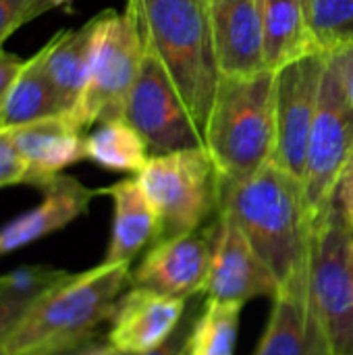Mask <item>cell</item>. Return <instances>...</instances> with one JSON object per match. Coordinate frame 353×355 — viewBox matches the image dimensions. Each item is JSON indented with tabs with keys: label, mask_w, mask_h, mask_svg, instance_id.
<instances>
[{
	"label": "cell",
	"mask_w": 353,
	"mask_h": 355,
	"mask_svg": "<svg viewBox=\"0 0 353 355\" xmlns=\"http://www.w3.org/2000/svg\"><path fill=\"white\" fill-rule=\"evenodd\" d=\"M25 162L21 160L8 131H0V189L25 183Z\"/></svg>",
	"instance_id": "484cf974"
},
{
	"label": "cell",
	"mask_w": 353,
	"mask_h": 355,
	"mask_svg": "<svg viewBox=\"0 0 353 355\" xmlns=\"http://www.w3.org/2000/svg\"><path fill=\"white\" fill-rule=\"evenodd\" d=\"M308 21L322 52L353 44V0H308Z\"/></svg>",
	"instance_id": "cb8c5ba5"
},
{
	"label": "cell",
	"mask_w": 353,
	"mask_h": 355,
	"mask_svg": "<svg viewBox=\"0 0 353 355\" xmlns=\"http://www.w3.org/2000/svg\"><path fill=\"white\" fill-rule=\"evenodd\" d=\"M256 355H335L310 295L308 266L281 285Z\"/></svg>",
	"instance_id": "4fadbf2b"
},
{
	"label": "cell",
	"mask_w": 353,
	"mask_h": 355,
	"mask_svg": "<svg viewBox=\"0 0 353 355\" xmlns=\"http://www.w3.org/2000/svg\"><path fill=\"white\" fill-rule=\"evenodd\" d=\"M337 200H339L347 220L353 225V171L341 179V183L337 187Z\"/></svg>",
	"instance_id": "f546056e"
},
{
	"label": "cell",
	"mask_w": 353,
	"mask_h": 355,
	"mask_svg": "<svg viewBox=\"0 0 353 355\" xmlns=\"http://www.w3.org/2000/svg\"><path fill=\"white\" fill-rule=\"evenodd\" d=\"M71 0H31V8H29V21L42 17L44 12L52 10V8H58L62 4H67Z\"/></svg>",
	"instance_id": "d6a6232c"
},
{
	"label": "cell",
	"mask_w": 353,
	"mask_h": 355,
	"mask_svg": "<svg viewBox=\"0 0 353 355\" xmlns=\"http://www.w3.org/2000/svg\"><path fill=\"white\" fill-rule=\"evenodd\" d=\"M275 81L277 71L270 69L254 75L221 77L204 131V148L221 183L252 177L275 158Z\"/></svg>",
	"instance_id": "277c9868"
},
{
	"label": "cell",
	"mask_w": 353,
	"mask_h": 355,
	"mask_svg": "<svg viewBox=\"0 0 353 355\" xmlns=\"http://www.w3.org/2000/svg\"><path fill=\"white\" fill-rule=\"evenodd\" d=\"M131 287L129 264H98L67 272L25 312L4 339L6 355H48L94 339L110 322L125 289Z\"/></svg>",
	"instance_id": "7a4b0ae2"
},
{
	"label": "cell",
	"mask_w": 353,
	"mask_h": 355,
	"mask_svg": "<svg viewBox=\"0 0 353 355\" xmlns=\"http://www.w3.org/2000/svg\"><path fill=\"white\" fill-rule=\"evenodd\" d=\"M187 304L189 300L131 285L117 304L106 339L123 355L150 354L177 331Z\"/></svg>",
	"instance_id": "5bb4252c"
},
{
	"label": "cell",
	"mask_w": 353,
	"mask_h": 355,
	"mask_svg": "<svg viewBox=\"0 0 353 355\" xmlns=\"http://www.w3.org/2000/svg\"><path fill=\"white\" fill-rule=\"evenodd\" d=\"M144 46L160 60L204 137L221 69L208 0H127Z\"/></svg>",
	"instance_id": "3957f363"
},
{
	"label": "cell",
	"mask_w": 353,
	"mask_h": 355,
	"mask_svg": "<svg viewBox=\"0 0 353 355\" xmlns=\"http://www.w3.org/2000/svg\"><path fill=\"white\" fill-rule=\"evenodd\" d=\"M33 302L35 300H25V297L15 295L0 281V345L15 331V327L21 322V318L33 306Z\"/></svg>",
	"instance_id": "4316f807"
},
{
	"label": "cell",
	"mask_w": 353,
	"mask_h": 355,
	"mask_svg": "<svg viewBox=\"0 0 353 355\" xmlns=\"http://www.w3.org/2000/svg\"><path fill=\"white\" fill-rule=\"evenodd\" d=\"M144 37L137 17L129 4L123 12H98V31L89 62L85 92L71 121L81 129L96 123L123 119L127 98L144 60Z\"/></svg>",
	"instance_id": "8992f818"
},
{
	"label": "cell",
	"mask_w": 353,
	"mask_h": 355,
	"mask_svg": "<svg viewBox=\"0 0 353 355\" xmlns=\"http://www.w3.org/2000/svg\"><path fill=\"white\" fill-rule=\"evenodd\" d=\"M210 258V229L158 239L131 270V285L181 300L204 295Z\"/></svg>",
	"instance_id": "7c38bea8"
},
{
	"label": "cell",
	"mask_w": 353,
	"mask_h": 355,
	"mask_svg": "<svg viewBox=\"0 0 353 355\" xmlns=\"http://www.w3.org/2000/svg\"><path fill=\"white\" fill-rule=\"evenodd\" d=\"M85 156L106 171L137 175L152 154L141 135L125 119H112L98 123L85 137Z\"/></svg>",
	"instance_id": "7402d4cb"
},
{
	"label": "cell",
	"mask_w": 353,
	"mask_h": 355,
	"mask_svg": "<svg viewBox=\"0 0 353 355\" xmlns=\"http://www.w3.org/2000/svg\"><path fill=\"white\" fill-rule=\"evenodd\" d=\"M100 193L112 200V229L104 264H129L148 245L158 241L160 223L156 210L141 191L137 179H123Z\"/></svg>",
	"instance_id": "ac0fdd59"
},
{
	"label": "cell",
	"mask_w": 353,
	"mask_h": 355,
	"mask_svg": "<svg viewBox=\"0 0 353 355\" xmlns=\"http://www.w3.org/2000/svg\"><path fill=\"white\" fill-rule=\"evenodd\" d=\"M308 281L335 355H353V225L337 196L314 220Z\"/></svg>",
	"instance_id": "52a82bcc"
},
{
	"label": "cell",
	"mask_w": 353,
	"mask_h": 355,
	"mask_svg": "<svg viewBox=\"0 0 353 355\" xmlns=\"http://www.w3.org/2000/svg\"><path fill=\"white\" fill-rule=\"evenodd\" d=\"M327 52L293 60L277 71L275 112H277V150L275 162L304 181L310 131L320 102Z\"/></svg>",
	"instance_id": "30bf717a"
},
{
	"label": "cell",
	"mask_w": 353,
	"mask_h": 355,
	"mask_svg": "<svg viewBox=\"0 0 353 355\" xmlns=\"http://www.w3.org/2000/svg\"><path fill=\"white\" fill-rule=\"evenodd\" d=\"M264 29V64L279 71L285 64L322 52L308 21V0H260Z\"/></svg>",
	"instance_id": "ffe728a7"
},
{
	"label": "cell",
	"mask_w": 353,
	"mask_h": 355,
	"mask_svg": "<svg viewBox=\"0 0 353 355\" xmlns=\"http://www.w3.org/2000/svg\"><path fill=\"white\" fill-rule=\"evenodd\" d=\"M335 52H339V58H341V67H343V81H345V89H347V96L353 104V44L350 46H343V48H337Z\"/></svg>",
	"instance_id": "4dcf8cb0"
},
{
	"label": "cell",
	"mask_w": 353,
	"mask_h": 355,
	"mask_svg": "<svg viewBox=\"0 0 353 355\" xmlns=\"http://www.w3.org/2000/svg\"><path fill=\"white\" fill-rule=\"evenodd\" d=\"M67 116L58 96L54 92L52 79L46 69V52L40 48L31 58L23 60L4 106L2 129L10 131L35 121Z\"/></svg>",
	"instance_id": "44dd1931"
},
{
	"label": "cell",
	"mask_w": 353,
	"mask_h": 355,
	"mask_svg": "<svg viewBox=\"0 0 353 355\" xmlns=\"http://www.w3.org/2000/svg\"><path fill=\"white\" fill-rule=\"evenodd\" d=\"M353 152V104L345 89L339 52H327L320 102L310 131L304 193L316 220L335 200Z\"/></svg>",
	"instance_id": "ba28073f"
},
{
	"label": "cell",
	"mask_w": 353,
	"mask_h": 355,
	"mask_svg": "<svg viewBox=\"0 0 353 355\" xmlns=\"http://www.w3.org/2000/svg\"><path fill=\"white\" fill-rule=\"evenodd\" d=\"M241 308V304H227L204 297V306L193 322L185 355L235 354Z\"/></svg>",
	"instance_id": "603a6c76"
},
{
	"label": "cell",
	"mask_w": 353,
	"mask_h": 355,
	"mask_svg": "<svg viewBox=\"0 0 353 355\" xmlns=\"http://www.w3.org/2000/svg\"><path fill=\"white\" fill-rule=\"evenodd\" d=\"M218 210L235 220L281 285L308 266L314 218L304 183L275 160L252 177L221 183Z\"/></svg>",
	"instance_id": "6da1fadb"
},
{
	"label": "cell",
	"mask_w": 353,
	"mask_h": 355,
	"mask_svg": "<svg viewBox=\"0 0 353 355\" xmlns=\"http://www.w3.org/2000/svg\"><path fill=\"white\" fill-rule=\"evenodd\" d=\"M98 345H102V335H98V337H94V339L81 341V343H77V345H71V347H67V349H60V352H54V354L48 355H85L87 352H92L94 347H98Z\"/></svg>",
	"instance_id": "1f68e13d"
},
{
	"label": "cell",
	"mask_w": 353,
	"mask_h": 355,
	"mask_svg": "<svg viewBox=\"0 0 353 355\" xmlns=\"http://www.w3.org/2000/svg\"><path fill=\"white\" fill-rule=\"evenodd\" d=\"M212 233V258L204 289L206 300L246 304L256 297L275 300L281 283L250 245L235 220L218 210Z\"/></svg>",
	"instance_id": "8fae6325"
},
{
	"label": "cell",
	"mask_w": 353,
	"mask_h": 355,
	"mask_svg": "<svg viewBox=\"0 0 353 355\" xmlns=\"http://www.w3.org/2000/svg\"><path fill=\"white\" fill-rule=\"evenodd\" d=\"M0 355H6L4 354V349H2V345H0Z\"/></svg>",
	"instance_id": "e575fe53"
},
{
	"label": "cell",
	"mask_w": 353,
	"mask_h": 355,
	"mask_svg": "<svg viewBox=\"0 0 353 355\" xmlns=\"http://www.w3.org/2000/svg\"><path fill=\"white\" fill-rule=\"evenodd\" d=\"M135 179L156 210L158 239L193 233L218 210L221 179L206 148L150 156Z\"/></svg>",
	"instance_id": "5b68a950"
},
{
	"label": "cell",
	"mask_w": 353,
	"mask_h": 355,
	"mask_svg": "<svg viewBox=\"0 0 353 355\" xmlns=\"http://www.w3.org/2000/svg\"><path fill=\"white\" fill-rule=\"evenodd\" d=\"M44 200L0 227V258L69 227L83 216L100 189H89L73 177L58 175L42 187Z\"/></svg>",
	"instance_id": "2e32d148"
},
{
	"label": "cell",
	"mask_w": 353,
	"mask_h": 355,
	"mask_svg": "<svg viewBox=\"0 0 353 355\" xmlns=\"http://www.w3.org/2000/svg\"><path fill=\"white\" fill-rule=\"evenodd\" d=\"M98 31V15L79 29L58 31L46 46V69L64 114L71 119L85 92Z\"/></svg>",
	"instance_id": "d6986e66"
},
{
	"label": "cell",
	"mask_w": 353,
	"mask_h": 355,
	"mask_svg": "<svg viewBox=\"0 0 353 355\" xmlns=\"http://www.w3.org/2000/svg\"><path fill=\"white\" fill-rule=\"evenodd\" d=\"M210 25L223 77L254 75L264 64L260 0H208Z\"/></svg>",
	"instance_id": "9a60e30c"
},
{
	"label": "cell",
	"mask_w": 353,
	"mask_h": 355,
	"mask_svg": "<svg viewBox=\"0 0 353 355\" xmlns=\"http://www.w3.org/2000/svg\"><path fill=\"white\" fill-rule=\"evenodd\" d=\"M31 0H0V50L4 40L29 21Z\"/></svg>",
	"instance_id": "83f0119b"
},
{
	"label": "cell",
	"mask_w": 353,
	"mask_h": 355,
	"mask_svg": "<svg viewBox=\"0 0 353 355\" xmlns=\"http://www.w3.org/2000/svg\"><path fill=\"white\" fill-rule=\"evenodd\" d=\"M85 355H123V354H121V352H117V349L106 341V343H102V345L94 347L92 352H87Z\"/></svg>",
	"instance_id": "836d02e7"
},
{
	"label": "cell",
	"mask_w": 353,
	"mask_h": 355,
	"mask_svg": "<svg viewBox=\"0 0 353 355\" xmlns=\"http://www.w3.org/2000/svg\"><path fill=\"white\" fill-rule=\"evenodd\" d=\"M25 162V183L44 187L62 171L85 156L83 131L69 116H52L8 131Z\"/></svg>",
	"instance_id": "e0dca14e"
},
{
	"label": "cell",
	"mask_w": 353,
	"mask_h": 355,
	"mask_svg": "<svg viewBox=\"0 0 353 355\" xmlns=\"http://www.w3.org/2000/svg\"><path fill=\"white\" fill-rule=\"evenodd\" d=\"M21 67H23V60L19 56L0 50V131H4L2 129V119H4L6 98H8L10 85H12V81H15Z\"/></svg>",
	"instance_id": "f1b7e54d"
},
{
	"label": "cell",
	"mask_w": 353,
	"mask_h": 355,
	"mask_svg": "<svg viewBox=\"0 0 353 355\" xmlns=\"http://www.w3.org/2000/svg\"><path fill=\"white\" fill-rule=\"evenodd\" d=\"M204 306V300L202 295H196V297H189V304H187V312L183 316V320L179 322L177 331L154 352L146 355H185V347H187V341H189V335H191V329H193V322L200 314Z\"/></svg>",
	"instance_id": "d4e9b609"
},
{
	"label": "cell",
	"mask_w": 353,
	"mask_h": 355,
	"mask_svg": "<svg viewBox=\"0 0 353 355\" xmlns=\"http://www.w3.org/2000/svg\"><path fill=\"white\" fill-rule=\"evenodd\" d=\"M123 119L141 135L152 156L204 148V137L175 83L148 48Z\"/></svg>",
	"instance_id": "9c48e42d"
}]
</instances>
